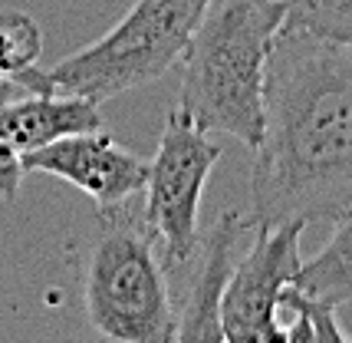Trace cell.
I'll return each mask as SVG.
<instances>
[{"mask_svg":"<svg viewBox=\"0 0 352 343\" xmlns=\"http://www.w3.org/2000/svg\"><path fill=\"white\" fill-rule=\"evenodd\" d=\"M250 169V228L336 225L352 211V50L280 27Z\"/></svg>","mask_w":352,"mask_h":343,"instance_id":"obj_1","label":"cell"},{"mask_svg":"<svg viewBox=\"0 0 352 343\" xmlns=\"http://www.w3.org/2000/svg\"><path fill=\"white\" fill-rule=\"evenodd\" d=\"M287 0H211L184 50L182 106L204 132H224L257 149L267 125V60Z\"/></svg>","mask_w":352,"mask_h":343,"instance_id":"obj_2","label":"cell"},{"mask_svg":"<svg viewBox=\"0 0 352 343\" xmlns=\"http://www.w3.org/2000/svg\"><path fill=\"white\" fill-rule=\"evenodd\" d=\"M211 0H135V7L96 43L50 70L30 66L16 83L30 93H66L106 103L162 79L191 43Z\"/></svg>","mask_w":352,"mask_h":343,"instance_id":"obj_3","label":"cell"},{"mask_svg":"<svg viewBox=\"0 0 352 343\" xmlns=\"http://www.w3.org/2000/svg\"><path fill=\"white\" fill-rule=\"evenodd\" d=\"M96 234L82 264V307L99 337L119 343L175 340V311L165 281V258L145 218L129 205L99 211Z\"/></svg>","mask_w":352,"mask_h":343,"instance_id":"obj_4","label":"cell"},{"mask_svg":"<svg viewBox=\"0 0 352 343\" xmlns=\"http://www.w3.org/2000/svg\"><path fill=\"white\" fill-rule=\"evenodd\" d=\"M217 158L221 145L208 139V132L175 103L165 116L158 152L148 162L142 208V218L155 234L168 267L188 264L198 251L201 195Z\"/></svg>","mask_w":352,"mask_h":343,"instance_id":"obj_5","label":"cell"},{"mask_svg":"<svg viewBox=\"0 0 352 343\" xmlns=\"http://www.w3.org/2000/svg\"><path fill=\"white\" fill-rule=\"evenodd\" d=\"M307 228V221L254 228L257 238L250 241L244 258L234 264V274L224 291V304H221L224 340L283 343V333L276 324V307H280V294L296 281L303 267L300 238Z\"/></svg>","mask_w":352,"mask_h":343,"instance_id":"obj_6","label":"cell"},{"mask_svg":"<svg viewBox=\"0 0 352 343\" xmlns=\"http://www.w3.org/2000/svg\"><path fill=\"white\" fill-rule=\"evenodd\" d=\"M27 172L56 175L63 182L86 191L99 211H116L145 191L148 182V162L135 152L122 149L106 129L76 132L23 156Z\"/></svg>","mask_w":352,"mask_h":343,"instance_id":"obj_7","label":"cell"},{"mask_svg":"<svg viewBox=\"0 0 352 343\" xmlns=\"http://www.w3.org/2000/svg\"><path fill=\"white\" fill-rule=\"evenodd\" d=\"M250 231V221L241 211H224L214 221V228L195 251V274L188 284L182 311L175 313V340L198 343V340H224L221 324V304L224 291L237 264V245L241 234Z\"/></svg>","mask_w":352,"mask_h":343,"instance_id":"obj_8","label":"cell"},{"mask_svg":"<svg viewBox=\"0 0 352 343\" xmlns=\"http://www.w3.org/2000/svg\"><path fill=\"white\" fill-rule=\"evenodd\" d=\"M106 129L99 103L66 93H23L0 106V139L10 142L20 156L36 152L50 142Z\"/></svg>","mask_w":352,"mask_h":343,"instance_id":"obj_9","label":"cell"},{"mask_svg":"<svg viewBox=\"0 0 352 343\" xmlns=\"http://www.w3.org/2000/svg\"><path fill=\"white\" fill-rule=\"evenodd\" d=\"M296 287L303 294L316 297L322 304L342 307L352 300V211L336 221V231L326 241V248L307 261L296 274Z\"/></svg>","mask_w":352,"mask_h":343,"instance_id":"obj_10","label":"cell"},{"mask_svg":"<svg viewBox=\"0 0 352 343\" xmlns=\"http://www.w3.org/2000/svg\"><path fill=\"white\" fill-rule=\"evenodd\" d=\"M276 324H280L283 343H326V340L346 343V340H352V333L339 324V307L303 294L296 284H290L280 294Z\"/></svg>","mask_w":352,"mask_h":343,"instance_id":"obj_11","label":"cell"},{"mask_svg":"<svg viewBox=\"0 0 352 343\" xmlns=\"http://www.w3.org/2000/svg\"><path fill=\"white\" fill-rule=\"evenodd\" d=\"M283 27L352 50V0H287Z\"/></svg>","mask_w":352,"mask_h":343,"instance_id":"obj_12","label":"cell"},{"mask_svg":"<svg viewBox=\"0 0 352 343\" xmlns=\"http://www.w3.org/2000/svg\"><path fill=\"white\" fill-rule=\"evenodd\" d=\"M43 53V33L36 20L23 10H0V76L14 79L16 73L36 66Z\"/></svg>","mask_w":352,"mask_h":343,"instance_id":"obj_13","label":"cell"},{"mask_svg":"<svg viewBox=\"0 0 352 343\" xmlns=\"http://www.w3.org/2000/svg\"><path fill=\"white\" fill-rule=\"evenodd\" d=\"M23 175H27L23 156L16 152L10 142L0 139V202H14L16 191H20Z\"/></svg>","mask_w":352,"mask_h":343,"instance_id":"obj_14","label":"cell"}]
</instances>
